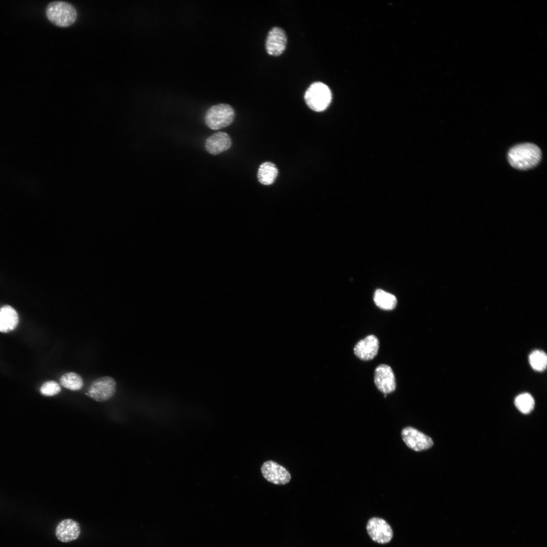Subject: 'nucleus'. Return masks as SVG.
Listing matches in <instances>:
<instances>
[{
    "instance_id": "obj_12",
    "label": "nucleus",
    "mask_w": 547,
    "mask_h": 547,
    "mask_svg": "<svg viewBox=\"0 0 547 547\" xmlns=\"http://www.w3.org/2000/svg\"><path fill=\"white\" fill-rule=\"evenodd\" d=\"M80 533L79 524L71 519L62 520L57 525L55 531L56 537L63 542H68L76 539Z\"/></svg>"
},
{
    "instance_id": "obj_19",
    "label": "nucleus",
    "mask_w": 547,
    "mask_h": 547,
    "mask_svg": "<svg viewBox=\"0 0 547 547\" xmlns=\"http://www.w3.org/2000/svg\"><path fill=\"white\" fill-rule=\"evenodd\" d=\"M529 361L534 370L537 371H542L546 367V355L542 350H534L529 355Z\"/></svg>"
},
{
    "instance_id": "obj_4",
    "label": "nucleus",
    "mask_w": 547,
    "mask_h": 547,
    "mask_svg": "<svg viewBox=\"0 0 547 547\" xmlns=\"http://www.w3.org/2000/svg\"><path fill=\"white\" fill-rule=\"evenodd\" d=\"M307 105L311 110L321 112L325 110L332 100V93L329 88L321 82L312 83L304 95Z\"/></svg>"
},
{
    "instance_id": "obj_7",
    "label": "nucleus",
    "mask_w": 547,
    "mask_h": 547,
    "mask_svg": "<svg viewBox=\"0 0 547 547\" xmlns=\"http://www.w3.org/2000/svg\"><path fill=\"white\" fill-rule=\"evenodd\" d=\"M261 472L265 479L276 485L286 484L291 478L286 468L272 460L264 462L261 467Z\"/></svg>"
},
{
    "instance_id": "obj_6",
    "label": "nucleus",
    "mask_w": 547,
    "mask_h": 547,
    "mask_svg": "<svg viewBox=\"0 0 547 547\" xmlns=\"http://www.w3.org/2000/svg\"><path fill=\"white\" fill-rule=\"evenodd\" d=\"M401 436L406 445L415 451L426 450L433 445V441L429 437L412 427L403 428Z\"/></svg>"
},
{
    "instance_id": "obj_9",
    "label": "nucleus",
    "mask_w": 547,
    "mask_h": 547,
    "mask_svg": "<svg viewBox=\"0 0 547 547\" xmlns=\"http://www.w3.org/2000/svg\"><path fill=\"white\" fill-rule=\"evenodd\" d=\"M374 382L378 389L385 394L394 392L396 383L390 367L385 364L379 365L375 370Z\"/></svg>"
},
{
    "instance_id": "obj_8",
    "label": "nucleus",
    "mask_w": 547,
    "mask_h": 547,
    "mask_svg": "<svg viewBox=\"0 0 547 547\" xmlns=\"http://www.w3.org/2000/svg\"><path fill=\"white\" fill-rule=\"evenodd\" d=\"M367 532L371 539L379 543L389 542L393 535L390 525L383 519L379 518L370 519L367 524Z\"/></svg>"
},
{
    "instance_id": "obj_2",
    "label": "nucleus",
    "mask_w": 547,
    "mask_h": 547,
    "mask_svg": "<svg viewBox=\"0 0 547 547\" xmlns=\"http://www.w3.org/2000/svg\"><path fill=\"white\" fill-rule=\"evenodd\" d=\"M46 14L48 20L56 26L68 27L73 24L77 18L74 7L68 2L55 1L48 4Z\"/></svg>"
},
{
    "instance_id": "obj_17",
    "label": "nucleus",
    "mask_w": 547,
    "mask_h": 547,
    "mask_svg": "<svg viewBox=\"0 0 547 547\" xmlns=\"http://www.w3.org/2000/svg\"><path fill=\"white\" fill-rule=\"evenodd\" d=\"M59 381L63 387L71 390H80L84 385L81 376L72 372H67L62 375Z\"/></svg>"
},
{
    "instance_id": "obj_11",
    "label": "nucleus",
    "mask_w": 547,
    "mask_h": 547,
    "mask_svg": "<svg viewBox=\"0 0 547 547\" xmlns=\"http://www.w3.org/2000/svg\"><path fill=\"white\" fill-rule=\"evenodd\" d=\"M379 344L378 339L375 335H368L356 344L354 348V353L362 360H371L377 354Z\"/></svg>"
},
{
    "instance_id": "obj_10",
    "label": "nucleus",
    "mask_w": 547,
    "mask_h": 547,
    "mask_svg": "<svg viewBox=\"0 0 547 547\" xmlns=\"http://www.w3.org/2000/svg\"><path fill=\"white\" fill-rule=\"evenodd\" d=\"M287 43V35L280 27H275L268 32L265 44L267 53L272 56H279L285 51Z\"/></svg>"
},
{
    "instance_id": "obj_5",
    "label": "nucleus",
    "mask_w": 547,
    "mask_h": 547,
    "mask_svg": "<svg viewBox=\"0 0 547 547\" xmlns=\"http://www.w3.org/2000/svg\"><path fill=\"white\" fill-rule=\"evenodd\" d=\"M116 390L115 380L110 376H102L92 381L88 389V395L98 402L108 400Z\"/></svg>"
},
{
    "instance_id": "obj_16",
    "label": "nucleus",
    "mask_w": 547,
    "mask_h": 547,
    "mask_svg": "<svg viewBox=\"0 0 547 547\" xmlns=\"http://www.w3.org/2000/svg\"><path fill=\"white\" fill-rule=\"evenodd\" d=\"M373 299L378 307L386 310L393 309L397 303V298L394 295L381 289L376 290Z\"/></svg>"
},
{
    "instance_id": "obj_3",
    "label": "nucleus",
    "mask_w": 547,
    "mask_h": 547,
    "mask_svg": "<svg viewBox=\"0 0 547 547\" xmlns=\"http://www.w3.org/2000/svg\"><path fill=\"white\" fill-rule=\"evenodd\" d=\"M235 112L229 104L219 103L210 107L205 115L206 125L211 129L219 130L229 126L233 121Z\"/></svg>"
},
{
    "instance_id": "obj_13",
    "label": "nucleus",
    "mask_w": 547,
    "mask_h": 547,
    "mask_svg": "<svg viewBox=\"0 0 547 547\" xmlns=\"http://www.w3.org/2000/svg\"><path fill=\"white\" fill-rule=\"evenodd\" d=\"M231 145V140L228 134L218 132L209 137L205 142V148L210 154L216 155L228 150Z\"/></svg>"
},
{
    "instance_id": "obj_18",
    "label": "nucleus",
    "mask_w": 547,
    "mask_h": 547,
    "mask_svg": "<svg viewBox=\"0 0 547 547\" xmlns=\"http://www.w3.org/2000/svg\"><path fill=\"white\" fill-rule=\"evenodd\" d=\"M534 404V399L528 393L521 394L518 395L515 400L516 407L524 414L530 413L533 409Z\"/></svg>"
},
{
    "instance_id": "obj_15",
    "label": "nucleus",
    "mask_w": 547,
    "mask_h": 547,
    "mask_svg": "<svg viewBox=\"0 0 547 547\" xmlns=\"http://www.w3.org/2000/svg\"><path fill=\"white\" fill-rule=\"evenodd\" d=\"M278 174V170L276 165L272 163L266 162L259 166L257 178L260 183L268 185L275 181Z\"/></svg>"
},
{
    "instance_id": "obj_14",
    "label": "nucleus",
    "mask_w": 547,
    "mask_h": 547,
    "mask_svg": "<svg viewBox=\"0 0 547 547\" xmlns=\"http://www.w3.org/2000/svg\"><path fill=\"white\" fill-rule=\"evenodd\" d=\"M18 322V315L13 307L6 305L0 308V332L7 333L13 330Z\"/></svg>"
},
{
    "instance_id": "obj_20",
    "label": "nucleus",
    "mask_w": 547,
    "mask_h": 547,
    "mask_svg": "<svg viewBox=\"0 0 547 547\" xmlns=\"http://www.w3.org/2000/svg\"><path fill=\"white\" fill-rule=\"evenodd\" d=\"M61 390L59 383L55 381L50 380L44 383L41 387V394L46 396H52L58 394Z\"/></svg>"
},
{
    "instance_id": "obj_1",
    "label": "nucleus",
    "mask_w": 547,
    "mask_h": 547,
    "mask_svg": "<svg viewBox=\"0 0 547 547\" xmlns=\"http://www.w3.org/2000/svg\"><path fill=\"white\" fill-rule=\"evenodd\" d=\"M541 158V151L535 144L524 143L512 147L508 152L507 159L514 168L522 170L536 166Z\"/></svg>"
}]
</instances>
